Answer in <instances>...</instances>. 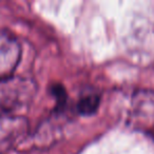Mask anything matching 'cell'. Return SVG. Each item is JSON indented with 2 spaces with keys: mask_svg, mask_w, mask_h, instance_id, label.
Instances as JSON below:
<instances>
[{
  "mask_svg": "<svg viewBox=\"0 0 154 154\" xmlns=\"http://www.w3.org/2000/svg\"><path fill=\"white\" fill-rule=\"evenodd\" d=\"M37 93L34 79L24 76H10L0 80V115H21Z\"/></svg>",
  "mask_w": 154,
  "mask_h": 154,
  "instance_id": "1",
  "label": "cell"
},
{
  "mask_svg": "<svg viewBox=\"0 0 154 154\" xmlns=\"http://www.w3.org/2000/svg\"><path fill=\"white\" fill-rule=\"evenodd\" d=\"M130 120L140 130L154 132V91L139 89L132 95L130 103Z\"/></svg>",
  "mask_w": 154,
  "mask_h": 154,
  "instance_id": "2",
  "label": "cell"
},
{
  "mask_svg": "<svg viewBox=\"0 0 154 154\" xmlns=\"http://www.w3.org/2000/svg\"><path fill=\"white\" fill-rule=\"evenodd\" d=\"M29 130V122L24 116L0 115V154L8 153L22 143Z\"/></svg>",
  "mask_w": 154,
  "mask_h": 154,
  "instance_id": "3",
  "label": "cell"
},
{
  "mask_svg": "<svg viewBox=\"0 0 154 154\" xmlns=\"http://www.w3.org/2000/svg\"><path fill=\"white\" fill-rule=\"evenodd\" d=\"M21 58V47L11 34L0 32V80L13 76Z\"/></svg>",
  "mask_w": 154,
  "mask_h": 154,
  "instance_id": "4",
  "label": "cell"
},
{
  "mask_svg": "<svg viewBox=\"0 0 154 154\" xmlns=\"http://www.w3.org/2000/svg\"><path fill=\"white\" fill-rule=\"evenodd\" d=\"M62 116L63 111L55 109L51 118L45 120L36 129L33 136V143L35 148H49L59 139V137L62 135Z\"/></svg>",
  "mask_w": 154,
  "mask_h": 154,
  "instance_id": "5",
  "label": "cell"
},
{
  "mask_svg": "<svg viewBox=\"0 0 154 154\" xmlns=\"http://www.w3.org/2000/svg\"><path fill=\"white\" fill-rule=\"evenodd\" d=\"M99 103H100V97L98 93L93 92L92 90L89 92H84L82 93L77 103V112L82 115H92L97 111Z\"/></svg>",
  "mask_w": 154,
  "mask_h": 154,
  "instance_id": "6",
  "label": "cell"
}]
</instances>
